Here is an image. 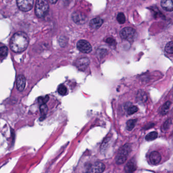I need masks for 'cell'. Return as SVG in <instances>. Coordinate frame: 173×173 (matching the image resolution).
<instances>
[{
  "mask_svg": "<svg viewBox=\"0 0 173 173\" xmlns=\"http://www.w3.org/2000/svg\"><path fill=\"white\" fill-rule=\"evenodd\" d=\"M90 64V60L88 58H79L75 62L76 66L80 70H84L88 67Z\"/></svg>",
  "mask_w": 173,
  "mask_h": 173,
  "instance_id": "52a82bcc",
  "label": "cell"
},
{
  "mask_svg": "<svg viewBox=\"0 0 173 173\" xmlns=\"http://www.w3.org/2000/svg\"><path fill=\"white\" fill-rule=\"evenodd\" d=\"M165 51L169 54L173 53V42L171 41L167 44L166 46L165 47Z\"/></svg>",
  "mask_w": 173,
  "mask_h": 173,
  "instance_id": "ac0fdd59",
  "label": "cell"
},
{
  "mask_svg": "<svg viewBox=\"0 0 173 173\" xmlns=\"http://www.w3.org/2000/svg\"><path fill=\"white\" fill-rule=\"evenodd\" d=\"M137 123L136 119L129 120L126 123V129L129 131H132L135 127Z\"/></svg>",
  "mask_w": 173,
  "mask_h": 173,
  "instance_id": "e0dca14e",
  "label": "cell"
},
{
  "mask_svg": "<svg viewBox=\"0 0 173 173\" xmlns=\"http://www.w3.org/2000/svg\"><path fill=\"white\" fill-rule=\"evenodd\" d=\"M29 44V38L27 34L23 31L14 34L10 40V47L15 53L23 52L26 50Z\"/></svg>",
  "mask_w": 173,
  "mask_h": 173,
  "instance_id": "6da1fadb",
  "label": "cell"
},
{
  "mask_svg": "<svg viewBox=\"0 0 173 173\" xmlns=\"http://www.w3.org/2000/svg\"><path fill=\"white\" fill-rule=\"evenodd\" d=\"M26 79L24 75L19 74L18 75L16 81V86L18 90L20 92L23 91L26 86Z\"/></svg>",
  "mask_w": 173,
  "mask_h": 173,
  "instance_id": "30bf717a",
  "label": "cell"
},
{
  "mask_svg": "<svg viewBox=\"0 0 173 173\" xmlns=\"http://www.w3.org/2000/svg\"><path fill=\"white\" fill-rule=\"evenodd\" d=\"M171 105V103L170 101H167L166 103L164 104L160 109V114L162 115H166L169 111Z\"/></svg>",
  "mask_w": 173,
  "mask_h": 173,
  "instance_id": "9a60e30c",
  "label": "cell"
},
{
  "mask_svg": "<svg viewBox=\"0 0 173 173\" xmlns=\"http://www.w3.org/2000/svg\"><path fill=\"white\" fill-rule=\"evenodd\" d=\"M137 164L135 159H132L126 163L124 170L126 173H133L137 170Z\"/></svg>",
  "mask_w": 173,
  "mask_h": 173,
  "instance_id": "9c48e42d",
  "label": "cell"
},
{
  "mask_svg": "<svg viewBox=\"0 0 173 173\" xmlns=\"http://www.w3.org/2000/svg\"><path fill=\"white\" fill-rule=\"evenodd\" d=\"M173 0H162L161 6L164 10L167 11H172L173 10Z\"/></svg>",
  "mask_w": 173,
  "mask_h": 173,
  "instance_id": "5bb4252c",
  "label": "cell"
},
{
  "mask_svg": "<svg viewBox=\"0 0 173 173\" xmlns=\"http://www.w3.org/2000/svg\"><path fill=\"white\" fill-rule=\"evenodd\" d=\"M77 47L78 50L84 53H89L92 50V47L91 44L86 40L79 41L77 44Z\"/></svg>",
  "mask_w": 173,
  "mask_h": 173,
  "instance_id": "8992f818",
  "label": "cell"
},
{
  "mask_svg": "<svg viewBox=\"0 0 173 173\" xmlns=\"http://www.w3.org/2000/svg\"><path fill=\"white\" fill-rule=\"evenodd\" d=\"M40 109L41 115L45 117L47 114V111H48V107H47V105H46L45 104H42L40 107Z\"/></svg>",
  "mask_w": 173,
  "mask_h": 173,
  "instance_id": "7402d4cb",
  "label": "cell"
},
{
  "mask_svg": "<svg viewBox=\"0 0 173 173\" xmlns=\"http://www.w3.org/2000/svg\"><path fill=\"white\" fill-rule=\"evenodd\" d=\"M58 92L60 95H65L67 94V89L65 86L64 85H61L58 88Z\"/></svg>",
  "mask_w": 173,
  "mask_h": 173,
  "instance_id": "ffe728a7",
  "label": "cell"
},
{
  "mask_svg": "<svg viewBox=\"0 0 173 173\" xmlns=\"http://www.w3.org/2000/svg\"><path fill=\"white\" fill-rule=\"evenodd\" d=\"M158 135L157 132H150V133L148 134L147 135H146L145 139H146V140L149 141L154 140L156 139V138L158 137Z\"/></svg>",
  "mask_w": 173,
  "mask_h": 173,
  "instance_id": "2e32d148",
  "label": "cell"
},
{
  "mask_svg": "<svg viewBox=\"0 0 173 173\" xmlns=\"http://www.w3.org/2000/svg\"><path fill=\"white\" fill-rule=\"evenodd\" d=\"M19 8L23 12L29 11L33 8L34 0H17Z\"/></svg>",
  "mask_w": 173,
  "mask_h": 173,
  "instance_id": "5b68a950",
  "label": "cell"
},
{
  "mask_svg": "<svg viewBox=\"0 0 173 173\" xmlns=\"http://www.w3.org/2000/svg\"><path fill=\"white\" fill-rule=\"evenodd\" d=\"M8 53V49L6 46H2L0 48V56L5 57Z\"/></svg>",
  "mask_w": 173,
  "mask_h": 173,
  "instance_id": "d6986e66",
  "label": "cell"
},
{
  "mask_svg": "<svg viewBox=\"0 0 173 173\" xmlns=\"http://www.w3.org/2000/svg\"><path fill=\"white\" fill-rule=\"evenodd\" d=\"M138 111V108L136 106H132L129 107L128 110V114L129 115H132L133 114H135Z\"/></svg>",
  "mask_w": 173,
  "mask_h": 173,
  "instance_id": "603a6c76",
  "label": "cell"
},
{
  "mask_svg": "<svg viewBox=\"0 0 173 173\" xmlns=\"http://www.w3.org/2000/svg\"><path fill=\"white\" fill-rule=\"evenodd\" d=\"M117 20L120 24H124L125 22V17L123 13H119L117 16Z\"/></svg>",
  "mask_w": 173,
  "mask_h": 173,
  "instance_id": "44dd1931",
  "label": "cell"
},
{
  "mask_svg": "<svg viewBox=\"0 0 173 173\" xmlns=\"http://www.w3.org/2000/svg\"><path fill=\"white\" fill-rule=\"evenodd\" d=\"M106 43L109 44L110 45H113L115 44V41L114 38H109L106 40Z\"/></svg>",
  "mask_w": 173,
  "mask_h": 173,
  "instance_id": "d4e9b609",
  "label": "cell"
},
{
  "mask_svg": "<svg viewBox=\"0 0 173 173\" xmlns=\"http://www.w3.org/2000/svg\"><path fill=\"white\" fill-rule=\"evenodd\" d=\"M161 159H162L161 155L157 151L152 152L149 156V159L152 165H155L159 163Z\"/></svg>",
  "mask_w": 173,
  "mask_h": 173,
  "instance_id": "7c38bea8",
  "label": "cell"
},
{
  "mask_svg": "<svg viewBox=\"0 0 173 173\" xmlns=\"http://www.w3.org/2000/svg\"><path fill=\"white\" fill-rule=\"evenodd\" d=\"M132 151V147L129 144H125L119 149L116 156V163L121 165L126 161Z\"/></svg>",
  "mask_w": 173,
  "mask_h": 173,
  "instance_id": "3957f363",
  "label": "cell"
},
{
  "mask_svg": "<svg viewBox=\"0 0 173 173\" xmlns=\"http://www.w3.org/2000/svg\"><path fill=\"white\" fill-rule=\"evenodd\" d=\"M49 9L47 0H37L36 3L35 12L39 18H43L48 14Z\"/></svg>",
  "mask_w": 173,
  "mask_h": 173,
  "instance_id": "7a4b0ae2",
  "label": "cell"
},
{
  "mask_svg": "<svg viewBox=\"0 0 173 173\" xmlns=\"http://www.w3.org/2000/svg\"><path fill=\"white\" fill-rule=\"evenodd\" d=\"M103 23V20L99 17L93 19L90 22V25L91 28L94 30L99 29Z\"/></svg>",
  "mask_w": 173,
  "mask_h": 173,
  "instance_id": "4fadbf2b",
  "label": "cell"
},
{
  "mask_svg": "<svg viewBox=\"0 0 173 173\" xmlns=\"http://www.w3.org/2000/svg\"><path fill=\"white\" fill-rule=\"evenodd\" d=\"M49 96L48 95H46L45 97H40L38 98V102L39 103H41L42 104H44L49 101Z\"/></svg>",
  "mask_w": 173,
  "mask_h": 173,
  "instance_id": "cb8c5ba5",
  "label": "cell"
},
{
  "mask_svg": "<svg viewBox=\"0 0 173 173\" xmlns=\"http://www.w3.org/2000/svg\"><path fill=\"white\" fill-rule=\"evenodd\" d=\"M58 0H49V1L51 3V4H56Z\"/></svg>",
  "mask_w": 173,
  "mask_h": 173,
  "instance_id": "484cf974",
  "label": "cell"
},
{
  "mask_svg": "<svg viewBox=\"0 0 173 173\" xmlns=\"http://www.w3.org/2000/svg\"><path fill=\"white\" fill-rule=\"evenodd\" d=\"M105 169V166L101 162H97L94 163L90 168V173H102Z\"/></svg>",
  "mask_w": 173,
  "mask_h": 173,
  "instance_id": "ba28073f",
  "label": "cell"
},
{
  "mask_svg": "<svg viewBox=\"0 0 173 173\" xmlns=\"http://www.w3.org/2000/svg\"><path fill=\"white\" fill-rule=\"evenodd\" d=\"M72 19L77 24H81L85 22L86 17L80 12H75L73 14Z\"/></svg>",
  "mask_w": 173,
  "mask_h": 173,
  "instance_id": "8fae6325",
  "label": "cell"
},
{
  "mask_svg": "<svg viewBox=\"0 0 173 173\" xmlns=\"http://www.w3.org/2000/svg\"><path fill=\"white\" fill-rule=\"evenodd\" d=\"M120 36L123 40L132 41L136 36V31L132 27H125L120 32Z\"/></svg>",
  "mask_w": 173,
  "mask_h": 173,
  "instance_id": "277c9868",
  "label": "cell"
}]
</instances>
